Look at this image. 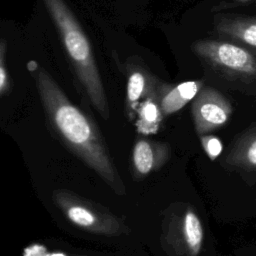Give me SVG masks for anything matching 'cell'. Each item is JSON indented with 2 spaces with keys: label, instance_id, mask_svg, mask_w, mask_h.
Returning <instances> with one entry per match:
<instances>
[{
  "label": "cell",
  "instance_id": "cell-1",
  "mask_svg": "<svg viewBox=\"0 0 256 256\" xmlns=\"http://www.w3.org/2000/svg\"><path fill=\"white\" fill-rule=\"evenodd\" d=\"M33 77L47 117L56 132L92 163L107 166L102 141L93 121L68 99L45 69L36 65Z\"/></svg>",
  "mask_w": 256,
  "mask_h": 256
},
{
  "label": "cell",
  "instance_id": "cell-2",
  "mask_svg": "<svg viewBox=\"0 0 256 256\" xmlns=\"http://www.w3.org/2000/svg\"><path fill=\"white\" fill-rule=\"evenodd\" d=\"M56 26L75 73L91 103L107 120L109 106L91 44L72 10L64 0H43Z\"/></svg>",
  "mask_w": 256,
  "mask_h": 256
},
{
  "label": "cell",
  "instance_id": "cell-3",
  "mask_svg": "<svg viewBox=\"0 0 256 256\" xmlns=\"http://www.w3.org/2000/svg\"><path fill=\"white\" fill-rule=\"evenodd\" d=\"M194 53L213 67L238 77H256V58L241 46L216 40H200Z\"/></svg>",
  "mask_w": 256,
  "mask_h": 256
},
{
  "label": "cell",
  "instance_id": "cell-4",
  "mask_svg": "<svg viewBox=\"0 0 256 256\" xmlns=\"http://www.w3.org/2000/svg\"><path fill=\"white\" fill-rule=\"evenodd\" d=\"M192 118L199 136L224 126L230 119L233 107L218 90L203 86L192 100Z\"/></svg>",
  "mask_w": 256,
  "mask_h": 256
},
{
  "label": "cell",
  "instance_id": "cell-5",
  "mask_svg": "<svg viewBox=\"0 0 256 256\" xmlns=\"http://www.w3.org/2000/svg\"><path fill=\"white\" fill-rule=\"evenodd\" d=\"M126 111L130 118L136 114L139 104L147 97L157 93L161 84L143 67L130 63L127 67Z\"/></svg>",
  "mask_w": 256,
  "mask_h": 256
},
{
  "label": "cell",
  "instance_id": "cell-6",
  "mask_svg": "<svg viewBox=\"0 0 256 256\" xmlns=\"http://www.w3.org/2000/svg\"><path fill=\"white\" fill-rule=\"evenodd\" d=\"M203 86L202 80L185 81L175 86L161 84L158 101L163 116H169L181 110L195 98Z\"/></svg>",
  "mask_w": 256,
  "mask_h": 256
},
{
  "label": "cell",
  "instance_id": "cell-7",
  "mask_svg": "<svg viewBox=\"0 0 256 256\" xmlns=\"http://www.w3.org/2000/svg\"><path fill=\"white\" fill-rule=\"evenodd\" d=\"M216 30L222 35L256 47L255 17H224L217 22Z\"/></svg>",
  "mask_w": 256,
  "mask_h": 256
},
{
  "label": "cell",
  "instance_id": "cell-8",
  "mask_svg": "<svg viewBox=\"0 0 256 256\" xmlns=\"http://www.w3.org/2000/svg\"><path fill=\"white\" fill-rule=\"evenodd\" d=\"M159 91L144 99L136 110V127L138 132L144 135L157 133L161 126L164 116L158 101Z\"/></svg>",
  "mask_w": 256,
  "mask_h": 256
},
{
  "label": "cell",
  "instance_id": "cell-9",
  "mask_svg": "<svg viewBox=\"0 0 256 256\" xmlns=\"http://www.w3.org/2000/svg\"><path fill=\"white\" fill-rule=\"evenodd\" d=\"M229 159L234 163L256 167V129L245 133L238 140Z\"/></svg>",
  "mask_w": 256,
  "mask_h": 256
},
{
  "label": "cell",
  "instance_id": "cell-10",
  "mask_svg": "<svg viewBox=\"0 0 256 256\" xmlns=\"http://www.w3.org/2000/svg\"><path fill=\"white\" fill-rule=\"evenodd\" d=\"M162 147L161 144L145 139L137 141L133 149V162L137 171L141 174L149 173L156 162V152Z\"/></svg>",
  "mask_w": 256,
  "mask_h": 256
},
{
  "label": "cell",
  "instance_id": "cell-11",
  "mask_svg": "<svg viewBox=\"0 0 256 256\" xmlns=\"http://www.w3.org/2000/svg\"><path fill=\"white\" fill-rule=\"evenodd\" d=\"M184 236L186 244L192 256H197L201 250L203 241V229L198 216L188 210L184 217Z\"/></svg>",
  "mask_w": 256,
  "mask_h": 256
},
{
  "label": "cell",
  "instance_id": "cell-12",
  "mask_svg": "<svg viewBox=\"0 0 256 256\" xmlns=\"http://www.w3.org/2000/svg\"><path fill=\"white\" fill-rule=\"evenodd\" d=\"M202 146L211 160L216 159L222 152L223 146L220 139L213 135H202L200 136Z\"/></svg>",
  "mask_w": 256,
  "mask_h": 256
},
{
  "label": "cell",
  "instance_id": "cell-13",
  "mask_svg": "<svg viewBox=\"0 0 256 256\" xmlns=\"http://www.w3.org/2000/svg\"><path fill=\"white\" fill-rule=\"evenodd\" d=\"M69 218L80 226H90L94 222L93 215L82 207H72L68 211Z\"/></svg>",
  "mask_w": 256,
  "mask_h": 256
},
{
  "label": "cell",
  "instance_id": "cell-14",
  "mask_svg": "<svg viewBox=\"0 0 256 256\" xmlns=\"http://www.w3.org/2000/svg\"><path fill=\"white\" fill-rule=\"evenodd\" d=\"M6 41L0 39V97L9 88V77L5 67V55H6Z\"/></svg>",
  "mask_w": 256,
  "mask_h": 256
},
{
  "label": "cell",
  "instance_id": "cell-15",
  "mask_svg": "<svg viewBox=\"0 0 256 256\" xmlns=\"http://www.w3.org/2000/svg\"><path fill=\"white\" fill-rule=\"evenodd\" d=\"M238 2H249V1H254V0H235Z\"/></svg>",
  "mask_w": 256,
  "mask_h": 256
},
{
  "label": "cell",
  "instance_id": "cell-16",
  "mask_svg": "<svg viewBox=\"0 0 256 256\" xmlns=\"http://www.w3.org/2000/svg\"><path fill=\"white\" fill-rule=\"evenodd\" d=\"M52 256H64V255H62V254H53Z\"/></svg>",
  "mask_w": 256,
  "mask_h": 256
}]
</instances>
